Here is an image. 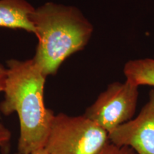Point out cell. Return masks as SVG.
<instances>
[{"instance_id":"obj_9","label":"cell","mask_w":154,"mask_h":154,"mask_svg":"<svg viewBox=\"0 0 154 154\" xmlns=\"http://www.w3.org/2000/svg\"><path fill=\"white\" fill-rule=\"evenodd\" d=\"M11 133L5 125L0 122V148L2 150L9 148Z\"/></svg>"},{"instance_id":"obj_5","label":"cell","mask_w":154,"mask_h":154,"mask_svg":"<svg viewBox=\"0 0 154 154\" xmlns=\"http://www.w3.org/2000/svg\"><path fill=\"white\" fill-rule=\"evenodd\" d=\"M111 143L128 146L137 154H154V88L137 117L109 134Z\"/></svg>"},{"instance_id":"obj_8","label":"cell","mask_w":154,"mask_h":154,"mask_svg":"<svg viewBox=\"0 0 154 154\" xmlns=\"http://www.w3.org/2000/svg\"><path fill=\"white\" fill-rule=\"evenodd\" d=\"M99 154H137L128 146H118L109 143Z\"/></svg>"},{"instance_id":"obj_4","label":"cell","mask_w":154,"mask_h":154,"mask_svg":"<svg viewBox=\"0 0 154 154\" xmlns=\"http://www.w3.org/2000/svg\"><path fill=\"white\" fill-rule=\"evenodd\" d=\"M138 88L139 86L126 79L111 83L83 116L109 134L133 119L139 96Z\"/></svg>"},{"instance_id":"obj_3","label":"cell","mask_w":154,"mask_h":154,"mask_svg":"<svg viewBox=\"0 0 154 154\" xmlns=\"http://www.w3.org/2000/svg\"><path fill=\"white\" fill-rule=\"evenodd\" d=\"M110 143L109 134L90 119L59 113L44 149L49 154H99Z\"/></svg>"},{"instance_id":"obj_7","label":"cell","mask_w":154,"mask_h":154,"mask_svg":"<svg viewBox=\"0 0 154 154\" xmlns=\"http://www.w3.org/2000/svg\"><path fill=\"white\" fill-rule=\"evenodd\" d=\"M124 74L126 80L136 85L154 87V55L153 57L127 61Z\"/></svg>"},{"instance_id":"obj_10","label":"cell","mask_w":154,"mask_h":154,"mask_svg":"<svg viewBox=\"0 0 154 154\" xmlns=\"http://www.w3.org/2000/svg\"><path fill=\"white\" fill-rule=\"evenodd\" d=\"M7 73H8V69L5 68L2 63H0V92L4 91L5 90Z\"/></svg>"},{"instance_id":"obj_6","label":"cell","mask_w":154,"mask_h":154,"mask_svg":"<svg viewBox=\"0 0 154 154\" xmlns=\"http://www.w3.org/2000/svg\"><path fill=\"white\" fill-rule=\"evenodd\" d=\"M34 7L26 0H0V27L36 34L30 16Z\"/></svg>"},{"instance_id":"obj_12","label":"cell","mask_w":154,"mask_h":154,"mask_svg":"<svg viewBox=\"0 0 154 154\" xmlns=\"http://www.w3.org/2000/svg\"><path fill=\"white\" fill-rule=\"evenodd\" d=\"M2 152H3V154H8L9 153V148H8V149L2 150Z\"/></svg>"},{"instance_id":"obj_2","label":"cell","mask_w":154,"mask_h":154,"mask_svg":"<svg viewBox=\"0 0 154 154\" xmlns=\"http://www.w3.org/2000/svg\"><path fill=\"white\" fill-rule=\"evenodd\" d=\"M30 19L38 40L32 59L47 77L84 49L94 32L91 23L74 6L47 2L34 9Z\"/></svg>"},{"instance_id":"obj_1","label":"cell","mask_w":154,"mask_h":154,"mask_svg":"<svg viewBox=\"0 0 154 154\" xmlns=\"http://www.w3.org/2000/svg\"><path fill=\"white\" fill-rule=\"evenodd\" d=\"M7 64L5 99L0 103V111L5 116L17 113L20 124L18 153L32 154L44 149L55 116L44 103L47 76L32 59H10Z\"/></svg>"},{"instance_id":"obj_11","label":"cell","mask_w":154,"mask_h":154,"mask_svg":"<svg viewBox=\"0 0 154 154\" xmlns=\"http://www.w3.org/2000/svg\"><path fill=\"white\" fill-rule=\"evenodd\" d=\"M14 154H20V153L17 152V153H14ZM32 154H49V153H48L44 149H42V150H39V151H36V152H34V153H32Z\"/></svg>"}]
</instances>
